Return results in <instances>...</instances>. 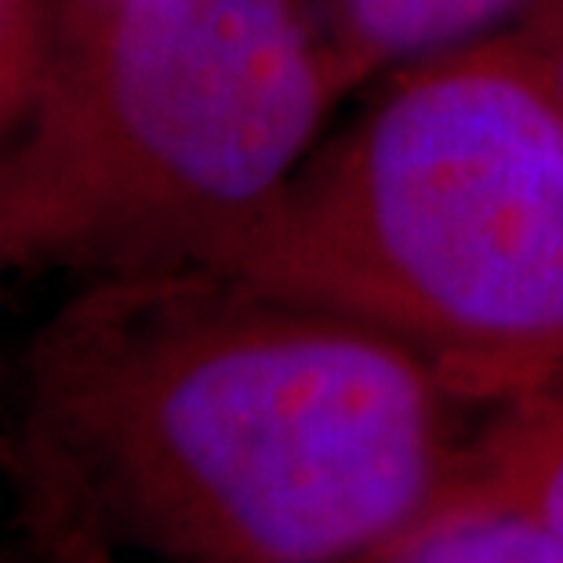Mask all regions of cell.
<instances>
[{"mask_svg": "<svg viewBox=\"0 0 563 563\" xmlns=\"http://www.w3.org/2000/svg\"><path fill=\"white\" fill-rule=\"evenodd\" d=\"M356 4H364V0H306L309 15H313V26L320 33V41L328 37V33L339 26V22L350 15Z\"/></svg>", "mask_w": 563, "mask_h": 563, "instance_id": "ba28073f", "label": "cell"}, {"mask_svg": "<svg viewBox=\"0 0 563 563\" xmlns=\"http://www.w3.org/2000/svg\"><path fill=\"white\" fill-rule=\"evenodd\" d=\"M350 563H563V534L506 509H443Z\"/></svg>", "mask_w": 563, "mask_h": 563, "instance_id": "5b68a950", "label": "cell"}, {"mask_svg": "<svg viewBox=\"0 0 563 563\" xmlns=\"http://www.w3.org/2000/svg\"><path fill=\"white\" fill-rule=\"evenodd\" d=\"M0 563H44L37 549L26 542V534L19 531V542H8V534L0 531Z\"/></svg>", "mask_w": 563, "mask_h": 563, "instance_id": "9c48e42d", "label": "cell"}, {"mask_svg": "<svg viewBox=\"0 0 563 563\" xmlns=\"http://www.w3.org/2000/svg\"><path fill=\"white\" fill-rule=\"evenodd\" d=\"M58 0H0V150L26 124L47 63Z\"/></svg>", "mask_w": 563, "mask_h": 563, "instance_id": "8992f818", "label": "cell"}, {"mask_svg": "<svg viewBox=\"0 0 563 563\" xmlns=\"http://www.w3.org/2000/svg\"><path fill=\"white\" fill-rule=\"evenodd\" d=\"M4 269H11V266H8V251H4V236H0V273H4Z\"/></svg>", "mask_w": 563, "mask_h": 563, "instance_id": "30bf717a", "label": "cell"}, {"mask_svg": "<svg viewBox=\"0 0 563 563\" xmlns=\"http://www.w3.org/2000/svg\"><path fill=\"white\" fill-rule=\"evenodd\" d=\"M443 509H506L563 534V371L490 411Z\"/></svg>", "mask_w": 563, "mask_h": 563, "instance_id": "277c9868", "label": "cell"}, {"mask_svg": "<svg viewBox=\"0 0 563 563\" xmlns=\"http://www.w3.org/2000/svg\"><path fill=\"white\" fill-rule=\"evenodd\" d=\"M203 269L361 320L487 404L563 371V110L523 33L382 77Z\"/></svg>", "mask_w": 563, "mask_h": 563, "instance_id": "7a4b0ae2", "label": "cell"}, {"mask_svg": "<svg viewBox=\"0 0 563 563\" xmlns=\"http://www.w3.org/2000/svg\"><path fill=\"white\" fill-rule=\"evenodd\" d=\"M495 407L331 309L121 273L30 334L0 476L44 563H350L448 506Z\"/></svg>", "mask_w": 563, "mask_h": 563, "instance_id": "6da1fadb", "label": "cell"}, {"mask_svg": "<svg viewBox=\"0 0 563 563\" xmlns=\"http://www.w3.org/2000/svg\"><path fill=\"white\" fill-rule=\"evenodd\" d=\"M517 30L538 55L549 88H553L563 110V0H531L523 19L517 22Z\"/></svg>", "mask_w": 563, "mask_h": 563, "instance_id": "52a82bcc", "label": "cell"}, {"mask_svg": "<svg viewBox=\"0 0 563 563\" xmlns=\"http://www.w3.org/2000/svg\"><path fill=\"white\" fill-rule=\"evenodd\" d=\"M339 99L306 0H58L30 117L0 150L8 266H211Z\"/></svg>", "mask_w": 563, "mask_h": 563, "instance_id": "3957f363", "label": "cell"}]
</instances>
